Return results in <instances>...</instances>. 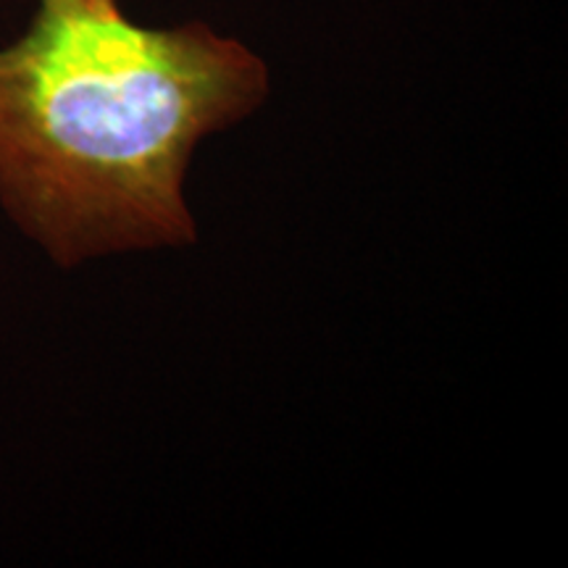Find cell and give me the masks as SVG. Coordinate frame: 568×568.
<instances>
[{
  "label": "cell",
  "mask_w": 568,
  "mask_h": 568,
  "mask_svg": "<svg viewBox=\"0 0 568 568\" xmlns=\"http://www.w3.org/2000/svg\"><path fill=\"white\" fill-rule=\"evenodd\" d=\"M0 48V203L59 266L187 247L195 148L251 116L268 69L209 24H134L119 0H34Z\"/></svg>",
  "instance_id": "cell-1"
}]
</instances>
